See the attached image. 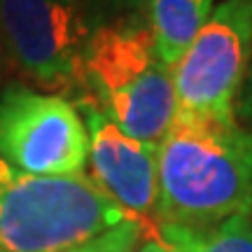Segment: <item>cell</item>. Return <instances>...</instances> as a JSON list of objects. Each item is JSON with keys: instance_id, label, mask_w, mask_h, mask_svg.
<instances>
[{"instance_id": "8992f818", "label": "cell", "mask_w": 252, "mask_h": 252, "mask_svg": "<svg viewBox=\"0 0 252 252\" xmlns=\"http://www.w3.org/2000/svg\"><path fill=\"white\" fill-rule=\"evenodd\" d=\"M82 0H0V42L40 84H77L91 37Z\"/></svg>"}, {"instance_id": "ba28073f", "label": "cell", "mask_w": 252, "mask_h": 252, "mask_svg": "<svg viewBox=\"0 0 252 252\" xmlns=\"http://www.w3.org/2000/svg\"><path fill=\"white\" fill-rule=\"evenodd\" d=\"M145 7L154 49L173 68L208 24L215 0H147Z\"/></svg>"}, {"instance_id": "52a82bcc", "label": "cell", "mask_w": 252, "mask_h": 252, "mask_svg": "<svg viewBox=\"0 0 252 252\" xmlns=\"http://www.w3.org/2000/svg\"><path fill=\"white\" fill-rule=\"evenodd\" d=\"M82 119L94 185L135 220H157V147L126 135L89 100H82Z\"/></svg>"}, {"instance_id": "8fae6325", "label": "cell", "mask_w": 252, "mask_h": 252, "mask_svg": "<svg viewBox=\"0 0 252 252\" xmlns=\"http://www.w3.org/2000/svg\"><path fill=\"white\" fill-rule=\"evenodd\" d=\"M131 252H173L171 245L159 236L157 220H143V236Z\"/></svg>"}, {"instance_id": "6da1fadb", "label": "cell", "mask_w": 252, "mask_h": 252, "mask_svg": "<svg viewBox=\"0 0 252 252\" xmlns=\"http://www.w3.org/2000/svg\"><path fill=\"white\" fill-rule=\"evenodd\" d=\"M252 210V131L236 117L175 112L157 145V222L213 226Z\"/></svg>"}, {"instance_id": "7a4b0ae2", "label": "cell", "mask_w": 252, "mask_h": 252, "mask_svg": "<svg viewBox=\"0 0 252 252\" xmlns=\"http://www.w3.org/2000/svg\"><path fill=\"white\" fill-rule=\"evenodd\" d=\"M84 100L145 145H159L175 119L171 68L159 59L147 21L115 19L91 31L82 56Z\"/></svg>"}, {"instance_id": "277c9868", "label": "cell", "mask_w": 252, "mask_h": 252, "mask_svg": "<svg viewBox=\"0 0 252 252\" xmlns=\"http://www.w3.org/2000/svg\"><path fill=\"white\" fill-rule=\"evenodd\" d=\"M252 61V0H222L171 68L178 112L236 117Z\"/></svg>"}, {"instance_id": "30bf717a", "label": "cell", "mask_w": 252, "mask_h": 252, "mask_svg": "<svg viewBox=\"0 0 252 252\" xmlns=\"http://www.w3.org/2000/svg\"><path fill=\"white\" fill-rule=\"evenodd\" d=\"M140 236H143V220H126L124 224L100 234L89 243H82L63 252H131L140 241Z\"/></svg>"}, {"instance_id": "3957f363", "label": "cell", "mask_w": 252, "mask_h": 252, "mask_svg": "<svg viewBox=\"0 0 252 252\" xmlns=\"http://www.w3.org/2000/svg\"><path fill=\"white\" fill-rule=\"evenodd\" d=\"M135 220L87 173L33 175L0 161V252H63Z\"/></svg>"}, {"instance_id": "5b68a950", "label": "cell", "mask_w": 252, "mask_h": 252, "mask_svg": "<svg viewBox=\"0 0 252 252\" xmlns=\"http://www.w3.org/2000/svg\"><path fill=\"white\" fill-rule=\"evenodd\" d=\"M0 161L33 175H80L89 131L70 100L33 89L0 96Z\"/></svg>"}, {"instance_id": "4fadbf2b", "label": "cell", "mask_w": 252, "mask_h": 252, "mask_svg": "<svg viewBox=\"0 0 252 252\" xmlns=\"http://www.w3.org/2000/svg\"><path fill=\"white\" fill-rule=\"evenodd\" d=\"M103 2L112 9H135L147 5V0H103Z\"/></svg>"}, {"instance_id": "7c38bea8", "label": "cell", "mask_w": 252, "mask_h": 252, "mask_svg": "<svg viewBox=\"0 0 252 252\" xmlns=\"http://www.w3.org/2000/svg\"><path fill=\"white\" fill-rule=\"evenodd\" d=\"M236 119L252 122V61L250 68H248V75H245L243 89H241L238 100H236Z\"/></svg>"}, {"instance_id": "9c48e42d", "label": "cell", "mask_w": 252, "mask_h": 252, "mask_svg": "<svg viewBox=\"0 0 252 252\" xmlns=\"http://www.w3.org/2000/svg\"><path fill=\"white\" fill-rule=\"evenodd\" d=\"M159 236L173 252H252V220L250 215L231 217L213 226H178L161 224Z\"/></svg>"}]
</instances>
